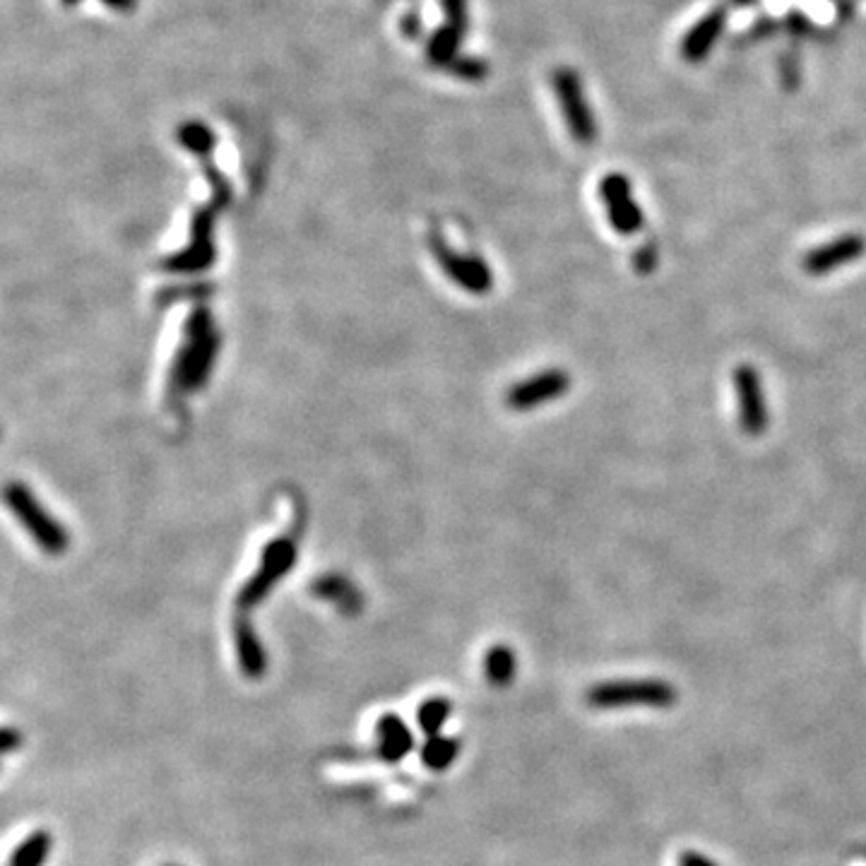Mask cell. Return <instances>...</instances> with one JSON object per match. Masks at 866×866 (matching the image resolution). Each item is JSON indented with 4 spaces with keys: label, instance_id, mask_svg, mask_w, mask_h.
I'll return each mask as SVG.
<instances>
[{
    "label": "cell",
    "instance_id": "9a60e30c",
    "mask_svg": "<svg viewBox=\"0 0 866 866\" xmlns=\"http://www.w3.org/2000/svg\"><path fill=\"white\" fill-rule=\"evenodd\" d=\"M484 672L491 686H508L513 684L515 672H518V660H515V652L508 645H494L489 648L484 657Z\"/></svg>",
    "mask_w": 866,
    "mask_h": 866
},
{
    "label": "cell",
    "instance_id": "ba28073f",
    "mask_svg": "<svg viewBox=\"0 0 866 866\" xmlns=\"http://www.w3.org/2000/svg\"><path fill=\"white\" fill-rule=\"evenodd\" d=\"M599 198H602L604 207H607V215L612 227L619 231L621 236H636L643 229L645 217L640 205L633 198L631 181L624 174H609L599 181Z\"/></svg>",
    "mask_w": 866,
    "mask_h": 866
},
{
    "label": "cell",
    "instance_id": "d6986e66",
    "mask_svg": "<svg viewBox=\"0 0 866 866\" xmlns=\"http://www.w3.org/2000/svg\"><path fill=\"white\" fill-rule=\"evenodd\" d=\"M450 713H453V703H450L448 698H441V696L429 698V701L419 705L417 725L426 737H436V734H441V729L446 727V722L450 720Z\"/></svg>",
    "mask_w": 866,
    "mask_h": 866
},
{
    "label": "cell",
    "instance_id": "ffe728a7",
    "mask_svg": "<svg viewBox=\"0 0 866 866\" xmlns=\"http://www.w3.org/2000/svg\"><path fill=\"white\" fill-rule=\"evenodd\" d=\"M462 34H465V32H460V29L453 27V25H446V27L438 29V32L433 34V37L429 39V46H426V53H429V61L436 63V65L455 63V56H458Z\"/></svg>",
    "mask_w": 866,
    "mask_h": 866
},
{
    "label": "cell",
    "instance_id": "5b68a950",
    "mask_svg": "<svg viewBox=\"0 0 866 866\" xmlns=\"http://www.w3.org/2000/svg\"><path fill=\"white\" fill-rule=\"evenodd\" d=\"M5 501H8L17 520L25 525V530L46 554H63L70 547L68 530L46 513L44 506L32 496V491L25 484L10 482L5 486Z\"/></svg>",
    "mask_w": 866,
    "mask_h": 866
},
{
    "label": "cell",
    "instance_id": "277c9868",
    "mask_svg": "<svg viewBox=\"0 0 866 866\" xmlns=\"http://www.w3.org/2000/svg\"><path fill=\"white\" fill-rule=\"evenodd\" d=\"M296 556H299V542L296 535H282L275 542H270L263 549V559H260L258 571L251 575L246 585L241 587L239 597H236V609L239 614L251 612L258 607L265 597L275 590V585L294 568Z\"/></svg>",
    "mask_w": 866,
    "mask_h": 866
},
{
    "label": "cell",
    "instance_id": "ac0fdd59",
    "mask_svg": "<svg viewBox=\"0 0 866 866\" xmlns=\"http://www.w3.org/2000/svg\"><path fill=\"white\" fill-rule=\"evenodd\" d=\"M313 590H316L318 597L328 599V602L337 604V607L342 609V612H357L361 599L357 595V590H354L352 583H347V580L337 578V575H325V578H320L316 585H313Z\"/></svg>",
    "mask_w": 866,
    "mask_h": 866
},
{
    "label": "cell",
    "instance_id": "4316f807",
    "mask_svg": "<svg viewBox=\"0 0 866 866\" xmlns=\"http://www.w3.org/2000/svg\"><path fill=\"white\" fill-rule=\"evenodd\" d=\"M106 8L118 10V13H128V10H133L135 5H138V0H102Z\"/></svg>",
    "mask_w": 866,
    "mask_h": 866
},
{
    "label": "cell",
    "instance_id": "cb8c5ba5",
    "mask_svg": "<svg viewBox=\"0 0 866 866\" xmlns=\"http://www.w3.org/2000/svg\"><path fill=\"white\" fill-rule=\"evenodd\" d=\"M443 13L448 17V25L458 27L460 32L467 29V0H443Z\"/></svg>",
    "mask_w": 866,
    "mask_h": 866
},
{
    "label": "cell",
    "instance_id": "2e32d148",
    "mask_svg": "<svg viewBox=\"0 0 866 866\" xmlns=\"http://www.w3.org/2000/svg\"><path fill=\"white\" fill-rule=\"evenodd\" d=\"M51 847H53L51 833H46V830H34L32 835H27V838L15 847L13 857H10V866H44L51 854Z\"/></svg>",
    "mask_w": 866,
    "mask_h": 866
},
{
    "label": "cell",
    "instance_id": "52a82bcc",
    "mask_svg": "<svg viewBox=\"0 0 866 866\" xmlns=\"http://www.w3.org/2000/svg\"><path fill=\"white\" fill-rule=\"evenodd\" d=\"M431 253L438 260L441 270L453 280L458 287L470 294H489L494 287V275H491L489 265L477 255H462L455 253L441 236L431 234Z\"/></svg>",
    "mask_w": 866,
    "mask_h": 866
},
{
    "label": "cell",
    "instance_id": "8992f818",
    "mask_svg": "<svg viewBox=\"0 0 866 866\" xmlns=\"http://www.w3.org/2000/svg\"><path fill=\"white\" fill-rule=\"evenodd\" d=\"M551 87H554L556 102L561 106L563 121L571 130L573 140L578 145H592L597 140L599 128L595 116H592L590 104L585 99L580 75L571 68H556L554 75H551Z\"/></svg>",
    "mask_w": 866,
    "mask_h": 866
},
{
    "label": "cell",
    "instance_id": "7c38bea8",
    "mask_svg": "<svg viewBox=\"0 0 866 866\" xmlns=\"http://www.w3.org/2000/svg\"><path fill=\"white\" fill-rule=\"evenodd\" d=\"M414 749V734L409 732L400 715L385 713L376 722V746L369 751H361L359 758H376L383 763H397Z\"/></svg>",
    "mask_w": 866,
    "mask_h": 866
},
{
    "label": "cell",
    "instance_id": "9c48e42d",
    "mask_svg": "<svg viewBox=\"0 0 866 866\" xmlns=\"http://www.w3.org/2000/svg\"><path fill=\"white\" fill-rule=\"evenodd\" d=\"M734 390H737L739 400V424L741 431L749 436H761L768 429V405H765L763 381L756 366L739 364L734 369Z\"/></svg>",
    "mask_w": 866,
    "mask_h": 866
},
{
    "label": "cell",
    "instance_id": "3957f363",
    "mask_svg": "<svg viewBox=\"0 0 866 866\" xmlns=\"http://www.w3.org/2000/svg\"><path fill=\"white\" fill-rule=\"evenodd\" d=\"M679 701L676 686L664 679H616L602 681L587 688L585 703L595 710H616V708H672Z\"/></svg>",
    "mask_w": 866,
    "mask_h": 866
},
{
    "label": "cell",
    "instance_id": "5bb4252c",
    "mask_svg": "<svg viewBox=\"0 0 866 866\" xmlns=\"http://www.w3.org/2000/svg\"><path fill=\"white\" fill-rule=\"evenodd\" d=\"M234 643L236 655H239V667L246 679H263L268 672V655H265L263 643H260L258 633L246 614H236L234 619Z\"/></svg>",
    "mask_w": 866,
    "mask_h": 866
},
{
    "label": "cell",
    "instance_id": "e0dca14e",
    "mask_svg": "<svg viewBox=\"0 0 866 866\" xmlns=\"http://www.w3.org/2000/svg\"><path fill=\"white\" fill-rule=\"evenodd\" d=\"M460 756V741L455 737H436L426 739V744L421 746V763L431 770H448L455 763V758Z\"/></svg>",
    "mask_w": 866,
    "mask_h": 866
},
{
    "label": "cell",
    "instance_id": "4fadbf2b",
    "mask_svg": "<svg viewBox=\"0 0 866 866\" xmlns=\"http://www.w3.org/2000/svg\"><path fill=\"white\" fill-rule=\"evenodd\" d=\"M725 25H727L725 8H715L710 10V13H705L701 20L686 32L684 41H681V56H684L688 63L705 61V56L713 51L717 39L722 37V29H725Z\"/></svg>",
    "mask_w": 866,
    "mask_h": 866
},
{
    "label": "cell",
    "instance_id": "7a4b0ae2",
    "mask_svg": "<svg viewBox=\"0 0 866 866\" xmlns=\"http://www.w3.org/2000/svg\"><path fill=\"white\" fill-rule=\"evenodd\" d=\"M205 171H207V181H210L212 191V200L205 207H200L198 212L193 215V224H191V243H188L186 248L179 255H174V258H169L164 263V268L169 272H200L205 270L207 265L215 263L217 253H215V219L219 215V210H222L224 205L231 200V188L229 183L224 181V176L219 174L217 166L210 162V159H203Z\"/></svg>",
    "mask_w": 866,
    "mask_h": 866
},
{
    "label": "cell",
    "instance_id": "30bf717a",
    "mask_svg": "<svg viewBox=\"0 0 866 866\" xmlns=\"http://www.w3.org/2000/svg\"><path fill=\"white\" fill-rule=\"evenodd\" d=\"M568 390H571V376L563 369H547L535 373L527 381L515 383L508 390L506 402L515 412H530V409L547 405L551 400H559Z\"/></svg>",
    "mask_w": 866,
    "mask_h": 866
},
{
    "label": "cell",
    "instance_id": "8fae6325",
    "mask_svg": "<svg viewBox=\"0 0 866 866\" xmlns=\"http://www.w3.org/2000/svg\"><path fill=\"white\" fill-rule=\"evenodd\" d=\"M866 253V239L857 231L852 234H842L838 239L821 243V246L811 248L802 258V270L811 277L830 275L842 265H850Z\"/></svg>",
    "mask_w": 866,
    "mask_h": 866
},
{
    "label": "cell",
    "instance_id": "f1b7e54d",
    "mask_svg": "<svg viewBox=\"0 0 866 866\" xmlns=\"http://www.w3.org/2000/svg\"><path fill=\"white\" fill-rule=\"evenodd\" d=\"M166 866H171V864H166Z\"/></svg>",
    "mask_w": 866,
    "mask_h": 866
},
{
    "label": "cell",
    "instance_id": "603a6c76",
    "mask_svg": "<svg viewBox=\"0 0 866 866\" xmlns=\"http://www.w3.org/2000/svg\"><path fill=\"white\" fill-rule=\"evenodd\" d=\"M453 70L462 80H484L486 63L479 61V58H455Z\"/></svg>",
    "mask_w": 866,
    "mask_h": 866
},
{
    "label": "cell",
    "instance_id": "83f0119b",
    "mask_svg": "<svg viewBox=\"0 0 866 866\" xmlns=\"http://www.w3.org/2000/svg\"><path fill=\"white\" fill-rule=\"evenodd\" d=\"M65 5H75V3H80V0H63Z\"/></svg>",
    "mask_w": 866,
    "mask_h": 866
},
{
    "label": "cell",
    "instance_id": "d4e9b609",
    "mask_svg": "<svg viewBox=\"0 0 866 866\" xmlns=\"http://www.w3.org/2000/svg\"><path fill=\"white\" fill-rule=\"evenodd\" d=\"M679 866H720V864L713 862L710 857H705V854H701V852L686 850V852H681Z\"/></svg>",
    "mask_w": 866,
    "mask_h": 866
},
{
    "label": "cell",
    "instance_id": "7402d4cb",
    "mask_svg": "<svg viewBox=\"0 0 866 866\" xmlns=\"http://www.w3.org/2000/svg\"><path fill=\"white\" fill-rule=\"evenodd\" d=\"M657 260H660V255H657V246L655 243H645V246H640L636 253H633V268L640 275H650V272H655L657 268Z\"/></svg>",
    "mask_w": 866,
    "mask_h": 866
},
{
    "label": "cell",
    "instance_id": "44dd1931",
    "mask_svg": "<svg viewBox=\"0 0 866 866\" xmlns=\"http://www.w3.org/2000/svg\"><path fill=\"white\" fill-rule=\"evenodd\" d=\"M179 142L186 150L198 154L200 159L210 157V150L215 147V135L207 130L203 123H183L179 128Z\"/></svg>",
    "mask_w": 866,
    "mask_h": 866
},
{
    "label": "cell",
    "instance_id": "6da1fadb",
    "mask_svg": "<svg viewBox=\"0 0 866 866\" xmlns=\"http://www.w3.org/2000/svg\"><path fill=\"white\" fill-rule=\"evenodd\" d=\"M219 349V335L212 325L210 313L205 308L195 311L188 318L186 340H183L174 366L169 373V402L179 400L181 395L193 393L210 376Z\"/></svg>",
    "mask_w": 866,
    "mask_h": 866
},
{
    "label": "cell",
    "instance_id": "484cf974",
    "mask_svg": "<svg viewBox=\"0 0 866 866\" xmlns=\"http://www.w3.org/2000/svg\"><path fill=\"white\" fill-rule=\"evenodd\" d=\"M17 746H22V734L15 727H5L3 732V753L17 751Z\"/></svg>",
    "mask_w": 866,
    "mask_h": 866
}]
</instances>
